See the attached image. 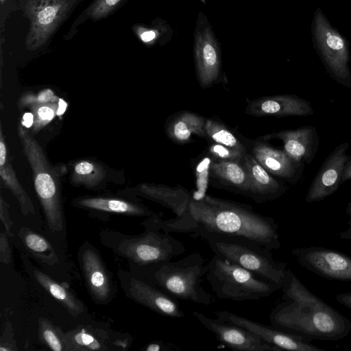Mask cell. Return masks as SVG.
Segmentation results:
<instances>
[{"label":"cell","mask_w":351,"mask_h":351,"mask_svg":"<svg viewBox=\"0 0 351 351\" xmlns=\"http://www.w3.org/2000/svg\"><path fill=\"white\" fill-rule=\"evenodd\" d=\"M167 232L190 233L193 238L223 236L248 240L269 250L281 247L278 224L249 206L205 195L191 197L180 218L163 220L160 215L147 218Z\"/></svg>","instance_id":"cell-1"},{"label":"cell","mask_w":351,"mask_h":351,"mask_svg":"<svg viewBox=\"0 0 351 351\" xmlns=\"http://www.w3.org/2000/svg\"><path fill=\"white\" fill-rule=\"evenodd\" d=\"M283 302L269 315L272 326L308 339L338 341L351 330V321L309 291L287 269L282 283Z\"/></svg>","instance_id":"cell-2"},{"label":"cell","mask_w":351,"mask_h":351,"mask_svg":"<svg viewBox=\"0 0 351 351\" xmlns=\"http://www.w3.org/2000/svg\"><path fill=\"white\" fill-rule=\"evenodd\" d=\"M143 233L125 234L112 230L99 233L101 243L133 265L138 277H143L173 258L183 254L184 244L170 232L158 229L146 219Z\"/></svg>","instance_id":"cell-3"},{"label":"cell","mask_w":351,"mask_h":351,"mask_svg":"<svg viewBox=\"0 0 351 351\" xmlns=\"http://www.w3.org/2000/svg\"><path fill=\"white\" fill-rule=\"evenodd\" d=\"M207 271L203 256L193 252L178 261L165 263L141 278L176 300L209 305L212 296L202 286V278Z\"/></svg>","instance_id":"cell-4"},{"label":"cell","mask_w":351,"mask_h":351,"mask_svg":"<svg viewBox=\"0 0 351 351\" xmlns=\"http://www.w3.org/2000/svg\"><path fill=\"white\" fill-rule=\"evenodd\" d=\"M18 134L23 152L32 171L35 191L43 209L49 230L64 228L60 184L40 143L25 128L19 126Z\"/></svg>","instance_id":"cell-5"},{"label":"cell","mask_w":351,"mask_h":351,"mask_svg":"<svg viewBox=\"0 0 351 351\" xmlns=\"http://www.w3.org/2000/svg\"><path fill=\"white\" fill-rule=\"evenodd\" d=\"M206 279L220 299L258 300L280 289L281 285L265 280L250 271L216 254L207 264Z\"/></svg>","instance_id":"cell-6"},{"label":"cell","mask_w":351,"mask_h":351,"mask_svg":"<svg viewBox=\"0 0 351 351\" xmlns=\"http://www.w3.org/2000/svg\"><path fill=\"white\" fill-rule=\"evenodd\" d=\"M215 254L232 262L265 280L282 285L287 264L273 258L271 250L248 240L208 236L203 239Z\"/></svg>","instance_id":"cell-7"},{"label":"cell","mask_w":351,"mask_h":351,"mask_svg":"<svg viewBox=\"0 0 351 351\" xmlns=\"http://www.w3.org/2000/svg\"><path fill=\"white\" fill-rule=\"evenodd\" d=\"M84 0H21L19 7L29 21L25 46L29 51L45 47Z\"/></svg>","instance_id":"cell-8"},{"label":"cell","mask_w":351,"mask_h":351,"mask_svg":"<svg viewBox=\"0 0 351 351\" xmlns=\"http://www.w3.org/2000/svg\"><path fill=\"white\" fill-rule=\"evenodd\" d=\"M311 35L314 48L327 73L339 84L351 88L348 43L319 8L313 14Z\"/></svg>","instance_id":"cell-9"},{"label":"cell","mask_w":351,"mask_h":351,"mask_svg":"<svg viewBox=\"0 0 351 351\" xmlns=\"http://www.w3.org/2000/svg\"><path fill=\"white\" fill-rule=\"evenodd\" d=\"M291 254L299 265L322 278L351 281V256L322 246L298 247Z\"/></svg>","instance_id":"cell-10"},{"label":"cell","mask_w":351,"mask_h":351,"mask_svg":"<svg viewBox=\"0 0 351 351\" xmlns=\"http://www.w3.org/2000/svg\"><path fill=\"white\" fill-rule=\"evenodd\" d=\"M117 275L127 297L161 315L176 319L185 317L178 300L158 287L123 270H119Z\"/></svg>","instance_id":"cell-11"},{"label":"cell","mask_w":351,"mask_h":351,"mask_svg":"<svg viewBox=\"0 0 351 351\" xmlns=\"http://www.w3.org/2000/svg\"><path fill=\"white\" fill-rule=\"evenodd\" d=\"M194 58L200 86L207 88L218 79L221 69V51L212 28L199 12L194 34Z\"/></svg>","instance_id":"cell-12"},{"label":"cell","mask_w":351,"mask_h":351,"mask_svg":"<svg viewBox=\"0 0 351 351\" xmlns=\"http://www.w3.org/2000/svg\"><path fill=\"white\" fill-rule=\"evenodd\" d=\"M217 317L245 328L264 341L281 350L292 351H326L312 343L303 336L288 332L274 326L265 325L227 311L214 313Z\"/></svg>","instance_id":"cell-13"},{"label":"cell","mask_w":351,"mask_h":351,"mask_svg":"<svg viewBox=\"0 0 351 351\" xmlns=\"http://www.w3.org/2000/svg\"><path fill=\"white\" fill-rule=\"evenodd\" d=\"M192 314L221 343L230 349L240 351L281 350L245 328L218 317H209L197 311H193Z\"/></svg>","instance_id":"cell-14"},{"label":"cell","mask_w":351,"mask_h":351,"mask_svg":"<svg viewBox=\"0 0 351 351\" xmlns=\"http://www.w3.org/2000/svg\"><path fill=\"white\" fill-rule=\"evenodd\" d=\"M349 147L348 142L342 143L327 156L311 183L305 197L306 203L322 201L337 191L349 158Z\"/></svg>","instance_id":"cell-15"},{"label":"cell","mask_w":351,"mask_h":351,"mask_svg":"<svg viewBox=\"0 0 351 351\" xmlns=\"http://www.w3.org/2000/svg\"><path fill=\"white\" fill-rule=\"evenodd\" d=\"M78 258L93 299L98 304L109 303L114 296V285L99 252L90 243L86 242L79 250Z\"/></svg>","instance_id":"cell-16"},{"label":"cell","mask_w":351,"mask_h":351,"mask_svg":"<svg viewBox=\"0 0 351 351\" xmlns=\"http://www.w3.org/2000/svg\"><path fill=\"white\" fill-rule=\"evenodd\" d=\"M66 351H106L125 350L126 337H116L104 328L93 325H80L64 333Z\"/></svg>","instance_id":"cell-17"},{"label":"cell","mask_w":351,"mask_h":351,"mask_svg":"<svg viewBox=\"0 0 351 351\" xmlns=\"http://www.w3.org/2000/svg\"><path fill=\"white\" fill-rule=\"evenodd\" d=\"M245 112L254 116L308 117L314 114L311 103L295 95L265 97L249 102Z\"/></svg>","instance_id":"cell-18"},{"label":"cell","mask_w":351,"mask_h":351,"mask_svg":"<svg viewBox=\"0 0 351 351\" xmlns=\"http://www.w3.org/2000/svg\"><path fill=\"white\" fill-rule=\"evenodd\" d=\"M252 154L269 173L291 183L298 182L302 176L304 164L294 160L283 149L258 142Z\"/></svg>","instance_id":"cell-19"},{"label":"cell","mask_w":351,"mask_h":351,"mask_svg":"<svg viewBox=\"0 0 351 351\" xmlns=\"http://www.w3.org/2000/svg\"><path fill=\"white\" fill-rule=\"evenodd\" d=\"M269 137L280 140L283 150L294 160L304 164H311L319 147V135L312 125L280 131Z\"/></svg>","instance_id":"cell-20"},{"label":"cell","mask_w":351,"mask_h":351,"mask_svg":"<svg viewBox=\"0 0 351 351\" xmlns=\"http://www.w3.org/2000/svg\"><path fill=\"white\" fill-rule=\"evenodd\" d=\"M247 171L250 183L251 196L260 202L274 199L282 195L287 187L274 178L252 154L245 153L241 160Z\"/></svg>","instance_id":"cell-21"},{"label":"cell","mask_w":351,"mask_h":351,"mask_svg":"<svg viewBox=\"0 0 351 351\" xmlns=\"http://www.w3.org/2000/svg\"><path fill=\"white\" fill-rule=\"evenodd\" d=\"M73 204L77 208L109 214L147 218L158 215L143 205L117 197H82L75 199Z\"/></svg>","instance_id":"cell-22"},{"label":"cell","mask_w":351,"mask_h":351,"mask_svg":"<svg viewBox=\"0 0 351 351\" xmlns=\"http://www.w3.org/2000/svg\"><path fill=\"white\" fill-rule=\"evenodd\" d=\"M138 195L162 204L182 217L187 210L191 199L188 191L180 186L171 187L162 184H141L137 188Z\"/></svg>","instance_id":"cell-23"},{"label":"cell","mask_w":351,"mask_h":351,"mask_svg":"<svg viewBox=\"0 0 351 351\" xmlns=\"http://www.w3.org/2000/svg\"><path fill=\"white\" fill-rule=\"evenodd\" d=\"M23 256L24 264L40 285L60 303L73 317H76L86 310L84 304L64 287L45 273L40 271Z\"/></svg>","instance_id":"cell-24"},{"label":"cell","mask_w":351,"mask_h":351,"mask_svg":"<svg viewBox=\"0 0 351 351\" xmlns=\"http://www.w3.org/2000/svg\"><path fill=\"white\" fill-rule=\"evenodd\" d=\"M0 176L4 185L16 198L24 215L35 213L34 204L19 182L12 163L8 159V149L1 125L0 126Z\"/></svg>","instance_id":"cell-25"},{"label":"cell","mask_w":351,"mask_h":351,"mask_svg":"<svg viewBox=\"0 0 351 351\" xmlns=\"http://www.w3.org/2000/svg\"><path fill=\"white\" fill-rule=\"evenodd\" d=\"M128 0H93L73 21L63 40L72 39L80 26L87 21L97 22L113 14Z\"/></svg>","instance_id":"cell-26"},{"label":"cell","mask_w":351,"mask_h":351,"mask_svg":"<svg viewBox=\"0 0 351 351\" xmlns=\"http://www.w3.org/2000/svg\"><path fill=\"white\" fill-rule=\"evenodd\" d=\"M206 119L191 112H183L169 123L167 132L168 136L177 143L188 142L192 135L206 137L204 130Z\"/></svg>","instance_id":"cell-27"},{"label":"cell","mask_w":351,"mask_h":351,"mask_svg":"<svg viewBox=\"0 0 351 351\" xmlns=\"http://www.w3.org/2000/svg\"><path fill=\"white\" fill-rule=\"evenodd\" d=\"M210 173L225 184L242 191L250 192V183L246 170L241 161L213 158Z\"/></svg>","instance_id":"cell-28"},{"label":"cell","mask_w":351,"mask_h":351,"mask_svg":"<svg viewBox=\"0 0 351 351\" xmlns=\"http://www.w3.org/2000/svg\"><path fill=\"white\" fill-rule=\"evenodd\" d=\"M18 234L28 251L40 261L49 265L58 262L54 249L45 237L27 227L21 228Z\"/></svg>","instance_id":"cell-29"},{"label":"cell","mask_w":351,"mask_h":351,"mask_svg":"<svg viewBox=\"0 0 351 351\" xmlns=\"http://www.w3.org/2000/svg\"><path fill=\"white\" fill-rule=\"evenodd\" d=\"M105 177V171L99 164L90 160L75 163L71 175V182L91 188L98 185Z\"/></svg>","instance_id":"cell-30"},{"label":"cell","mask_w":351,"mask_h":351,"mask_svg":"<svg viewBox=\"0 0 351 351\" xmlns=\"http://www.w3.org/2000/svg\"><path fill=\"white\" fill-rule=\"evenodd\" d=\"M204 130L206 137L212 142L246 152L245 146L223 123L213 119H206Z\"/></svg>","instance_id":"cell-31"},{"label":"cell","mask_w":351,"mask_h":351,"mask_svg":"<svg viewBox=\"0 0 351 351\" xmlns=\"http://www.w3.org/2000/svg\"><path fill=\"white\" fill-rule=\"evenodd\" d=\"M169 26L165 22L153 21L151 25L135 24L132 30L137 38L146 45H154L162 43V39L167 40Z\"/></svg>","instance_id":"cell-32"},{"label":"cell","mask_w":351,"mask_h":351,"mask_svg":"<svg viewBox=\"0 0 351 351\" xmlns=\"http://www.w3.org/2000/svg\"><path fill=\"white\" fill-rule=\"evenodd\" d=\"M39 335L43 343L53 351H66L64 333L45 318L38 320Z\"/></svg>","instance_id":"cell-33"},{"label":"cell","mask_w":351,"mask_h":351,"mask_svg":"<svg viewBox=\"0 0 351 351\" xmlns=\"http://www.w3.org/2000/svg\"><path fill=\"white\" fill-rule=\"evenodd\" d=\"M57 101H29L23 105H29L33 112L34 130L37 132L49 123L59 112Z\"/></svg>","instance_id":"cell-34"},{"label":"cell","mask_w":351,"mask_h":351,"mask_svg":"<svg viewBox=\"0 0 351 351\" xmlns=\"http://www.w3.org/2000/svg\"><path fill=\"white\" fill-rule=\"evenodd\" d=\"M208 151L214 159L232 161H241L243 155L246 153L213 142L210 145Z\"/></svg>","instance_id":"cell-35"},{"label":"cell","mask_w":351,"mask_h":351,"mask_svg":"<svg viewBox=\"0 0 351 351\" xmlns=\"http://www.w3.org/2000/svg\"><path fill=\"white\" fill-rule=\"evenodd\" d=\"M211 156L202 158L196 168V182L199 189V196L195 199L201 198L205 195V191L207 188L208 174L210 171V165L212 162ZM194 198V197H193Z\"/></svg>","instance_id":"cell-36"},{"label":"cell","mask_w":351,"mask_h":351,"mask_svg":"<svg viewBox=\"0 0 351 351\" xmlns=\"http://www.w3.org/2000/svg\"><path fill=\"white\" fill-rule=\"evenodd\" d=\"M9 205L3 199L2 197L0 198V218L3 225L4 226L5 233L8 237H12V226L13 223L10 219L8 212Z\"/></svg>","instance_id":"cell-37"},{"label":"cell","mask_w":351,"mask_h":351,"mask_svg":"<svg viewBox=\"0 0 351 351\" xmlns=\"http://www.w3.org/2000/svg\"><path fill=\"white\" fill-rule=\"evenodd\" d=\"M8 237L6 233L1 232L0 234V261L7 265L10 264L12 259Z\"/></svg>","instance_id":"cell-38"},{"label":"cell","mask_w":351,"mask_h":351,"mask_svg":"<svg viewBox=\"0 0 351 351\" xmlns=\"http://www.w3.org/2000/svg\"><path fill=\"white\" fill-rule=\"evenodd\" d=\"M336 300L339 303L351 309V291L337 294Z\"/></svg>","instance_id":"cell-39"},{"label":"cell","mask_w":351,"mask_h":351,"mask_svg":"<svg viewBox=\"0 0 351 351\" xmlns=\"http://www.w3.org/2000/svg\"><path fill=\"white\" fill-rule=\"evenodd\" d=\"M351 180V157L349 156L341 178V184Z\"/></svg>","instance_id":"cell-40"},{"label":"cell","mask_w":351,"mask_h":351,"mask_svg":"<svg viewBox=\"0 0 351 351\" xmlns=\"http://www.w3.org/2000/svg\"><path fill=\"white\" fill-rule=\"evenodd\" d=\"M342 239L351 240V217L348 221V228L339 233Z\"/></svg>","instance_id":"cell-41"},{"label":"cell","mask_w":351,"mask_h":351,"mask_svg":"<svg viewBox=\"0 0 351 351\" xmlns=\"http://www.w3.org/2000/svg\"><path fill=\"white\" fill-rule=\"evenodd\" d=\"M346 213L350 217H351V201L348 204L346 208Z\"/></svg>","instance_id":"cell-42"},{"label":"cell","mask_w":351,"mask_h":351,"mask_svg":"<svg viewBox=\"0 0 351 351\" xmlns=\"http://www.w3.org/2000/svg\"><path fill=\"white\" fill-rule=\"evenodd\" d=\"M202 1L203 3H206V1L205 0H201Z\"/></svg>","instance_id":"cell-43"}]
</instances>
